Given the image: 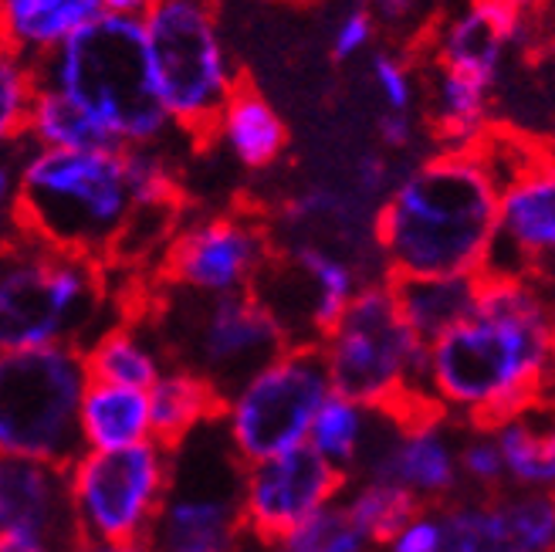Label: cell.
Masks as SVG:
<instances>
[{
	"label": "cell",
	"instance_id": "cell-1",
	"mask_svg": "<svg viewBox=\"0 0 555 552\" xmlns=\"http://www.w3.org/2000/svg\"><path fill=\"white\" fill-rule=\"evenodd\" d=\"M555 394V295L539 274H485L478 309L427 346L421 403L491 427Z\"/></svg>",
	"mask_w": 555,
	"mask_h": 552
},
{
	"label": "cell",
	"instance_id": "cell-2",
	"mask_svg": "<svg viewBox=\"0 0 555 552\" xmlns=\"http://www.w3.org/2000/svg\"><path fill=\"white\" fill-rule=\"evenodd\" d=\"M498 207L502 180L481 150L421 156L373 217L386 274H485L498 244Z\"/></svg>",
	"mask_w": 555,
	"mask_h": 552
},
{
	"label": "cell",
	"instance_id": "cell-3",
	"mask_svg": "<svg viewBox=\"0 0 555 552\" xmlns=\"http://www.w3.org/2000/svg\"><path fill=\"white\" fill-rule=\"evenodd\" d=\"M11 217L17 234L108 261L135 214L126 150H48L17 140Z\"/></svg>",
	"mask_w": 555,
	"mask_h": 552
},
{
	"label": "cell",
	"instance_id": "cell-4",
	"mask_svg": "<svg viewBox=\"0 0 555 552\" xmlns=\"http://www.w3.org/2000/svg\"><path fill=\"white\" fill-rule=\"evenodd\" d=\"M38 75L41 86L65 92L86 108L119 150L159 146L173 129L153 81L143 17L105 11L38 62Z\"/></svg>",
	"mask_w": 555,
	"mask_h": 552
},
{
	"label": "cell",
	"instance_id": "cell-5",
	"mask_svg": "<svg viewBox=\"0 0 555 552\" xmlns=\"http://www.w3.org/2000/svg\"><path fill=\"white\" fill-rule=\"evenodd\" d=\"M105 261L14 234L0 261V349L89 346L105 325Z\"/></svg>",
	"mask_w": 555,
	"mask_h": 552
},
{
	"label": "cell",
	"instance_id": "cell-6",
	"mask_svg": "<svg viewBox=\"0 0 555 552\" xmlns=\"http://www.w3.org/2000/svg\"><path fill=\"white\" fill-rule=\"evenodd\" d=\"M332 390L373 410H421L427 343L406 325L390 279L363 285L319 343Z\"/></svg>",
	"mask_w": 555,
	"mask_h": 552
},
{
	"label": "cell",
	"instance_id": "cell-7",
	"mask_svg": "<svg viewBox=\"0 0 555 552\" xmlns=\"http://www.w3.org/2000/svg\"><path fill=\"white\" fill-rule=\"evenodd\" d=\"M146 322L170 367L201 373L224 397L292 346L285 325L255 292L207 298L166 288Z\"/></svg>",
	"mask_w": 555,
	"mask_h": 552
},
{
	"label": "cell",
	"instance_id": "cell-8",
	"mask_svg": "<svg viewBox=\"0 0 555 552\" xmlns=\"http://www.w3.org/2000/svg\"><path fill=\"white\" fill-rule=\"evenodd\" d=\"M143 24L166 116L173 129L207 140L241 86L220 35L217 0H159Z\"/></svg>",
	"mask_w": 555,
	"mask_h": 552
},
{
	"label": "cell",
	"instance_id": "cell-9",
	"mask_svg": "<svg viewBox=\"0 0 555 552\" xmlns=\"http://www.w3.org/2000/svg\"><path fill=\"white\" fill-rule=\"evenodd\" d=\"M89 367L78 346L0 356V458L68 467L81 454V397Z\"/></svg>",
	"mask_w": 555,
	"mask_h": 552
},
{
	"label": "cell",
	"instance_id": "cell-10",
	"mask_svg": "<svg viewBox=\"0 0 555 552\" xmlns=\"http://www.w3.org/2000/svg\"><path fill=\"white\" fill-rule=\"evenodd\" d=\"M244 461L234 454L220 421L173 448V482L150 545L156 552H244Z\"/></svg>",
	"mask_w": 555,
	"mask_h": 552
},
{
	"label": "cell",
	"instance_id": "cell-11",
	"mask_svg": "<svg viewBox=\"0 0 555 552\" xmlns=\"http://www.w3.org/2000/svg\"><path fill=\"white\" fill-rule=\"evenodd\" d=\"M332 394L319 346H288L224 397L220 427L244 464L309 445L315 413Z\"/></svg>",
	"mask_w": 555,
	"mask_h": 552
},
{
	"label": "cell",
	"instance_id": "cell-12",
	"mask_svg": "<svg viewBox=\"0 0 555 552\" xmlns=\"http://www.w3.org/2000/svg\"><path fill=\"white\" fill-rule=\"evenodd\" d=\"M81 539L150 542L173 482V448L146 440L119 451H81L68 467Z\"/></svg>",
	"mask_w": 555,
	"mask_h": 552
},
{
	"label": "cell",
	"instance_id": "cell-13",
	"mask_svg": "<svg viewBox=\"0 0 555 552\" xmlns=\"http://www.w3.org/2000/svg\"><path fill=\"white\" fill-rule=\"evenodd\" d=\"M376 279L379 274L366 271L363 261L339 247L285 241L274 244V258L255 285V295L285 325L292 346H319L363 285Z\"/></svg>",
	"mask_w": 555,
	"mask_h": 552
},
{
	"label": "cell",
	"instance_id": "cell-14",
	"mask_svg": "<svg viewBox=\"0 0 555 552\" xmlns=\"http://www.w3.org/2000/svg\"><path fill=\"white\" fill-rule=\"evenodd\" d=\"M461 434V424L430 407L376 410L370 448L352 478L393 482L424 509H440L464 495Z\"/></svg>",
	"mask_w": 555,
	"mask_h": 552
},
{
	"label": "cell",
	"instance_id": "cell-15",
	"mask_svg": "<svg viewBox=\"0 0 555 552\" xmlns=\"http://www.w3.org/2000/svg\"><path fill=\"white\" fill-rule=\"evenodd\" d=\"M274 258V234L255 214H207L193 217L173 234L159 274L166 288L190 295H241L255 292Z\"/></svg>",
	"mask_w": 555,
	"mask_h": 552
},
{
	"label": "cell",
	"instance_id": "cell-16",
	"mask_svg": "<svg viewBox=\"0 0 555 552\" xmlns=\"http://www.w3.org/2000/svg\"><path fill=\"white\" fill-rule=\"evenodd\" d=\"M346 482L349 478L309 445L244 464L241 509L247 542H278L292 536L312 515L339 502Z\"/></svg>",
	"mask_w": 555,
	"mask_h": 552
},
{
	"label": "cell",
	"instance_id": "cell-17",
	"mask_svg": "<svg viewBox=\"0 0 555 552\" xmlns=\"http://www.w3.org/2000/svg\"><path fill=\"white\" fill-rule=\"evenodd\" d=\"M443 552H555V491L505 488L440 505Z\"/></svg>",
	"mask_w": 555,
	"mask_h": 552
},
{
	"label": "cell",
	"instance_id": "cell-18",
	"mask_svg": "<svg viewBox=\"0 0 555 552\" xmlns=\"http://www.w3.org/2000/svg\"><path fill=\"white\" fill-rule=\"evenodd\" d=\"M555 255V156L539 150L502 183L498 244L485 274H535Z\"/></svg>",
	"mask_w": 555,
	"mask_h": 552
},
{
	"label": "cell",
	"instance_id": "cell-19",
	"mask_svg": "<svg viewBox=\"0 0 555 552\" xmlns=\"http://www.w3.org/2000/svg\"><path fill=\"white\" fill-rule=\"evenodd\" d=\"M0 536L41 539L62 552L81 542L62 464L0 458Z\"/></svg>",
	"mask_w": 555,
	"mask_h": 552
},
{
	"label": "cell",
	"instance_id": "cell-20",
	"mask_svg": "<svg viewBox=\"0 0 555 552\" xmlns=\"http://www.w3.org/2000/svg\"><path fill=\"white\" fill-rule=\"evenodd\" d=\"M521 11L505 0H467L434 31L430 62L478 78L485 86H498L508 48L521 38Z\"/></svg>",
	"mask_w": 555,
	"mask_h": 552
},
{
	"label": "cell",
	"instance_id": "cell-21",
	"mask_svg": "<svg viewBox=\"0 0 555 552\" xmlns=\"http://www.w3.org/2000/svg\"><path fill=\"white\" fill-rule=\"evenodd\" d=\"M494 89L437 62L424 65V123L437 150H481L494 132Z\"/></svg>",
	"mask_w": 555,
	"mask_h": 552
},
{
	"label": "cell",
	"instance_id": "cell-22",
	"mask_svg": "<svg viewBox=\"0 0 555 552\" xmlns=\"http://www.w3.org/2000/svg\"><path fill=\"white\" fill-rule=\"evenodd\" d=\"M105 14V0H0L4 48L44 62Z\"/></svg>",
	"mask_w": 555,
	"mask_h": 552
},
{
	"label": "cell",
	"instance_id": "cell-23",
	"mask_svg": "<svg viewBox=\"0 0 555 552\" xmlns=\"http://www.w3.org/2000/svg\"><path fill=\"white\" fill-rule=\"evenodd\" d=\"M214 136L237 167L251 174L271 170L288 150V126L282 113L247 81H241L231 102L224 105Z\"/></svg>",
	"mask_w": 555,
	"mask_h": 552
},
{
	"label": "cell",
	"instance_id": "cell-24",
	"mask_svg": "<svg viewBox=\"0 0 555 552\" xmlns=\"http://www.w3.org/2000/svg\"><path fill=\"white\" fill-rule=\"evenodd\" d=\"M81 451H119L156 440L150 390L92 380L81 397Z\"/></svg>",
	"mask_w": 555,
	"mask_h": 552
},
{
	"label": "cell",
	"instance_id": "cell-25",
	"mask_svg": "<svg viewBox=\"0 0 555 552\" xmlns=\"http://www.w3.org/2000/svg\"><path fill=\"white\" fill-rule=\"evenodd\" d=\"M81 356H86L92 380L139 386V390H150L170 370V360H166V349L156 339L153 325L135 316L105 325L89 346H81Z\"/></svg>",
	"mask_w": 555,
	"mask_h": 552
},
{
	"label": "cell",
	"instance_id": "cell-26",
	"mask_svg": "<svg viewBox=\"0 0 555 552\" xmlns=\"http://www.w3.org/2000/svg\"><path fill=\"white\" fill-rule=\"evenodd\" d=\"M485 274H416L390 279L406 325L427 346L467 322L478 309Z\"/></svg>",
	"mask_w": 555,
	"mask_h": 552
},
{
	"label": "cell",
	"instance_id": "cell-27",
	"mask_svg": "<svg viewBox=\"0 0 555 552\" xmlns=\"http://www.w3.org/2000/svg\"><path fill=\"white\" fill-rule=\"evenodd\" d=\"M150 403H153L156 440H163L166 448H177L190 434L220 421L224 394L201 373L170 367L150 386Z\"/></svg>",
	"mask_w": 555,
	"mask_h": 552
},
{
	"label": "cell",
	"instance_id": "cell-28",
	"mask_svg": "<svg viewBox=\"0 0 555 552\" xmlns=\"http://www.w3.org/2000/svg\"><path fill=\"white\" fill-rule=\"evenodd\" d=\"M373 421L376 410L359 403L346 394L332 390L322 410L315 413V424L309 434V448H315L336 472L352 478L363 464V454L373 437Z\"/></svg>",
	"mask_w": 555,
	"mask_h": 552
},
{
	"label": "cell",
	"instance_id": "cell-29",
	"mask_svg": "<svg viewBox=\"0 0 555 552\" xmlns=\"http://www.w3.org/2000/svg\"><path fill=\"white\" fill-rule=\"evenodd\" d=\"M27 143L48 150H119L86 108L72 102L65 92L41 86L31 123L24 132Z\"/></svg>",
	"mask_w": 555,
	"mask_h": 552
},
{
	"label": "cell",
	"instance_id": "cell-30",
	"mask_svg": "<svg viewBox=\"0 0 555 552\" xmlns=\"http://www.w3.org/2000/svg\"><path fill=\"white\" fill-rule=\"evenodd\" d=\"M339 502L356 522V529L376 545V552L386 539H393L406 522L424 509L406 488L383 482V478H349Z\"/></svg>",
	"mask_w": 555,
	"mask_h": 552
},
{
	"label": "cell",
	"instance_id": "cell-31",
	"mask_svg": "<svg viewBox=\"0 0 555 552\" xmlns=\"http://www.w3.org/2000/svg\"><path fill=\"white\" fill-rule=\"evenodd\" d=\"M38 92H41L38 62L4 48V54H0V132H4V140L11 143L24 140Z\"/></svg>",
	"mask_w": 555,
	"mask_h": 552
},
{
	"label": "cell",
	"instance_id": "cell-32",
	"mask_svg": "<svg viewBox=\"0 0 555 552\" xmlns=\"http://www.w3.org/2000/svg\"><path fill=\"white\" fill-rule=\"evenodd\" d=\"M370 89L379 99V113H416L424 105V75L400 51H373L366 62Z\"/></svg>",
	"mask_w": 555,
	"mask_h": 552
},
{
	"label": "cell",
	"instance_id": "cell-33",
	"mask_svg": "<svg viewBox=\"0 0 555 552\" xmlns=\"http://www.w3.org/2000/svg\"><path fill=\"white\" fill-rule=\"evenodd\" d=\"M461 475L464 495H498L508 488L505 458L494 427H464L461 434Z\"/></svg>",
	"mask_w": 555,
	"mask_h": 552
},
{
	"label": "cell",
	"instance_id": "cell-34",
	"mask_svg": "<svg viewBox=\"0 0 555 552\" xmlns=\"http://www.w3.org/2000/svg\"><path fill=\"white\" fill-rule=\"evenodd\" d=\"M126 174L135 207H177V170L163 146L126 150Z\"/></svg>",
	"mask_w": 555,
	"mask_h": 552
},
{
	"label": "cell",
	"instance_id": "cell-35",
	"mask_svg": "<svg viewBox=\"0 0 555 552\" xmlns=\"http://www.w3.org/2000/svg\"><path fill=\"white\" fill-rule=\"evenodd\" d=\"M285 542L305 552H376V545L356 529V522L343 509V502H332L319 515H312L305 526H298Z\"/></svg>",
	"mask_w": 555,
	"mask_h": 552
},
{
	"label": "cell",
	"instance_id": "cell-36",
	"mask_svg": "<svg viewBox=\"0 0 555 552\" xmlns=\"http://www.w3.org/2000/svg\"><path fill=\"white\" fill-rule=\"evenodd\" d=\"M376 35H379V21L373 17V11L366 4H352L346 8L336 24H332V59L339 65L363 59V54H373L376 48Z\"/></svg>",
	"mask_w": 555,
	"mask_h": 552
},
{
	"label": "cell",
	"instance_id": "cell-37",
	"mask_svg": "<svg viewBox=\"0 0 555 552\" xmlns=\"http://www.w3.org/2000/svg\"><path fill=\"white\" fill-rule=\"evenodd\" d=\"M443 518L440 509H421L406 526L379 545V552H443Z\"/></svg>",
	"mask_w": 555,
	"mask_h": 552
},
{
	"label": "cell",
	"instance_id": "cell-38",
	"mask_svg": "<svg viewBox=\"0 0 555 552\" xmlns=\"http://www.w3.org/2000/svg\"><path fill=\"white\" fill-rule=\"evenodd\" d=\"M539 434V488L555 491V394L532 407Z\"/></svg>",
	"mask_w": 555,
	"mask_h": 552
},
{
	"label": "cell",
	"instance_id": "cell-39",
	"mask_svg": "<svg viewBox=\"0 0 555 552\" xmlns=\"http://www.w3.org/2000/svg\"><path fill=\"white\" fill-rule=\"evenodd\" d=\"M376 136L383 153H406L421 140V116L416 113H379L376 119Z\"/></svg>",
	"mask_w": 555,
	"mask_h": 552
},
{
	"label": "cell",
	"instance_id": "cell-40",
	"mask_svg": "<svg viewBox=\"0 0 555 552\" xmlns=\"http://www.w3.org/2000/svg\"><path fill=\"white\" fill-rule=\"evenodd\" d=\"M363 4L373 11V17L379 21V27L386 31H410L413 24H421V11L424 0H363Z\"/></svg>",
	"mask_w": 555,
	"mask_h": 552
},
{
	"label": "cell",
	"instance_id": "cell-41",
	"mask_svg": "<svg viewBox=\"0 0 555 552\" xmlns=\"http://www.w3.org/2000/svg\"><path fill=\"white\" fill-rule=\"evenodd\" d=\"M72 552H156L150 542H95V539H81Z\"/></svg>",
	"mask_w": 555,
	"mask_h": 552
},
{
	"label": "cell",
	"instance_id": "cell-42",
	"mask_svg": "<svg viewBox=\"0 0 555 552\" xmlns=\"http://www.w3.org/2000/svg\"><path fill=\"white\" fill-rule=\"evenodd\" d=\"M0 552H62L41 539H27V536H0Z\"/></svg>",
	"mask_w": 555,
	"mask_h": 552
},
{
	"label": "cell",
	"instance_id": "cell-43",
	"mask_svg": "<svg viewBox=\"0 0 555 552\" xmlns=\"http://www.w3.org/2000/svg\"><path fill=\"white\" fill-rule=\"evenodd\" d=\"M159 0H105V11L126 14V17H146Z\"/></svg>",
	"mask_w": 555,
	"mask_h": 552
},
{
	"label": "cell",
	"instance_id": "cell-44",
	"mask_svg": "<svg viewBox=\"0 0 555 552\" xmlns=\"http://www.w3.org/2000/svg\"><path fill=\"white\" fill-rule=\"evenodd\" d=\"M535 274H539V279H542V285H545V288H548V292L555 295V255H552V258H548V261H545V265H542V268L535 271Z\"/></svg>",
	"mask_w": 555,
	"mask_h": 552
},
{
	"label": "cell",
	"instance_id": "cell-45",
	"mask_svg": "<svg viewBox=\"0 0 555 552\" xmlns=\"http://www.w3.org/2000/svg\"><path fill=\"white\" fill-rule=\"evenodd\" d=\"M505 4H512L515 11H521V14H525V11H529L532 4H539V0H505Z\"/></svg>",
	"mask_w": 555,
	"mask_h": 552
},
{
	"label": "cell",
	"instance_id": "cell-46",
	"mask_svg": "<svg viewBox=\"0 0 555 552\" xmlns=\"http://www.w3.org/2000/svg\"><path fill=\"white\" fill-rule=\"evenodd\" d=\"M548 153L555 156V136H552V143H548Z\"/></svg>",
	"mask_w": 555,
	"mask_h": 552
},
{
	"label": "cell",
	"instance_id": "cell-47",
	"mask_svg": "<svg viewBox=\"0 0 555 552\" xmlns=\"http://www.w3.org/2000/svg\"><path fill=\"white\" fill-rule=\"evenodd\" d=\"M193 552H207V549H193Z\"/></svg>",
	"mask_w": 555,
	"mask_h": 552
}]
</instances>
